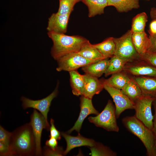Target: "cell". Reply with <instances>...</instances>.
I'll return each instance as SVG.
<instances>
[{
    "mask_svg": "<svg viewBox=\"0 0 156 156\" xmlns=\"http://www.w3.org/2000/svg\"><path fill=\"white\" fill-rule=\"evenodd\" d=\"M47 34L53 42L51 51V56L57 61L67 55L78 52L88 40L78 35L69 36L50 32H48Z\"/></svg>",
    "mask_w": 156,
    "mask_h": 156,
    "instance_id": "obj_1",
    "label": "cell"
},
{
    "mask_svg": "<svg viewBox=\"0 0 156 156\" xmlns=\"http://www.w3.org/2000/svg\"><path fill=\"white\" fill-rule=\"evenodd\" d=\"M10 146L14 156L35 155V141L30 123L18 127L12 132Z\"/></svg>",
    "mask_w": 156,
    "mask_h": 156,
    "instance_id": "obj_2",
    "label": "cell"
},
{
    "mask_svg": "<svg viewBox=\"0 0 156 156\" xmlns=\"http://www.w3.org/2000/svg\"><path fill=\"white\" fill-rule=\"evenodd\" d=\"M125 127L142 141L148 156H156V138L153 131L146 127L135 116H127L122 119Z\"/></svg>",
    "mask_w": 156,
    "mask_h": 156,
    "instance_id": "obj_3",
    "label": "cell"
},
{
    "mask_svg": "<svg viewBox=\"0 0 156 156\" xmlns=\"http://www.w3.org/2000/svg\"><path fill=\"white\" fill-rule=\"evenodd\" d=\"M131 30L121 37L115 38V49L114 55L127 63L140 60L141 56L137 51L133 42Z\"/></svg>",
    "mask_w": 156,
    "mask_h": 156,
    "instance_id": "obj_4",
    "label": "cell"
},
{
    "mask_svg": "<svg viewBox=\"0 0 156 156\" xmlns=\"http://www.w3.org/2000/svg\"><path fill=\"white\" fill-rule=\"evenodd\" d=\"M115 107L109 100L102 111L96 116L88 118L89 122L96 126L109 131L118 132L119 128L117 124Z\"/></svg>",
    "mask_w": 156,
    "mask_h": 156,
    "instance_id": "obj_5",
    "label": "cell"
},
{
    "mask_svg": "<svg viewBox=\"0 0 156 156\" xmlns=\"http://www.w3.org/2000/svg\"><path fill=\"white\" fill-rule=\"evenodd\" d=\"M155 96L143 94L134 103L135 116L153 131V119L151 105Z\"/></svg>",
    "mask_w": 156,
    "mask_h": 156,
    "instance_id": "obj_6",
    "label": "cell"
},
{
    "mask_svg": "<svg viewBox=\"0 0 156 156\" xmlns=\"http://www.w3.org/2000/svg\"><path fill=\"white\" fill-rule=\"evenodd\" d=\"M58 86V83L55 90L49 95L42 99L34 100L24 96H22L21 98L23 108H32L39 111L44 117L49 129L50 126L48 121V114L52 101L57 95Z\"/></svg>",
    "mask_w": 156,
    "mask_h": 156,
    "instance_id": "obj_7",
    "label": "cell"
},
{
    "mask_svg": "<svg viewBox=\"0 0 156 156\" xmlns=\"http://www.w3.org/2000/svg\"><path fill=\"white\" fill-rule=\"evenodd\" d=\"M57 71H70L77 70L80 67L98 61L91 60L84 58L78 53L66 55L57 60Z\"/></svg>",
    "mask_w": 156,
    "mask_h": 156,
    "instance_id": "obj_8",
    "label": "cell"
},
{
    "mask_svg": "<svg viewBox=\"0 0 156 156\" xmlns=\"http://www.w3.org/2000/svg\"><path fill=\"white\" fill-rule=\"evenodd\" d=\"M31 125L34 137L36 143L35 155H42V149L41 147V141L42 131L45 129L49 130L45 119L42 115L37 110L34 109L30 117Z\"/></svg>",
    "mask_w": 156,
    "mask_h": 156,
    "instance_id": "obj_9",
    "label": "cell"
},
{
    "mask_svg": "<svg viewBox=\"0 0 156 156\" xmlns=\"http://www.w3.org/2000/svg\"><path fill=\"white\" fill-rule=\"evenodd\" d=\"M103 85L104 88L109 94L115 103L116 118H118L125 110L134 109V103L123 94L121 90L107 85Z\"/></svg>",
    "mask_w": 156,
    "mask_h": 156,
    "instance_id": "obj_10",
    "label": "cell"
},
{
    "mask_svg": "<svg viewBox=\"0 0 156 156\" xmlns=\"http://www.w3.org/2000/svg\"><path fill=\"white\" fill-rule=\"evenodd\" d=\"M123 70L131 76L156 77V67L141 59L127 63Z\"/></svg>",
    "mask_w": 156,
    "mask_h": 156,
    "instance_id": "obj_11",
    "label": "cell"
},
{
    "mask_svg": "<svg viewBox=\"0 0 156 156\" xmlns=\"http://www.w3.org/2000/svg\"><path fill=\"white\" fill-rule=\"evenodd\" d=\"M80 101V111L79 116L73 126L67 132L68 134L74 130L79 133L84 120L88 115L94 114L97 115L99 114L94 107L92 99L81 96Z\"/></svg>",
    "mask_w": 156,
    "mask_h": 156,
    "instance_id": "obj_12",
    "label": "cell"
},
{
    "mask_svg": "<svg viewBox=\"0 0 156 156\" xmlns=\"http://www.w3.org/2000/svg\"><path fill=\"white\" fill-rule=\"evenodd\" d=\"M70 14L61 15L57 12L53 13L48 18L47 29L48 32L65 34Z\"/></svg>",
    "mask_w": 156,
    "mask_h": 156,
    "instance_id": "obj_13",
    "label": "cell"
},
{
    "mask_svg": "<svg viewBox=\"0 0 156 156\" xmlns=\"http://www.w3.org/2000/svg\"><path fill=\"white\" fill-rule=\"evenodd\" d=\"M61 134L66 142V147L64 152V155H66L75 148L83 146L90 147L94 146L96 143L94 140L86 138L79 133L76 136H71L63 132H61Z\"/></svg>",
    "mask_w": 156,
    "mask_h": 156,
    "instance_id": "obj_14",
    "label": "cell"
},
{
    "mask_svg": "<svg viewBox=\"0 0 156 156\" xmlns=\"http://www.w3.org/2000/svg\"><path fill=\"white\" fill-rule=\"evenodd\" d=\"M83 76L85 84L82 96L92 99L94 95L99 94L104 88L103 84L96 77L85 73Z\"/></svg>",
    "mask_w": 156,
    "mask_h": 156,
    "instance_id": "obj_15",
    "label": "cell"
},
{
    "mask_svg": "<svg viewBox=\"0 0 156 156\" xmlns=\"http://www.w3.org/2000/svg\"><path fill=\"white\" fill-rule=\"evenodd\" d=\"M132 79L140 87L143 94L156 95V77L131 76Z\"/></svg>",
    "mask_w": 156,
    "mask_h": 156,
    "instance_id": "obj_16",
    "label": "cell"
},
{
    "mask_svg": "<svg viewBox=\"0 0 156 156\" xmlns=\"http://www.w3.org/2000/svg\"><path fill=\"white\" fill-rule=\"evenodd\" d=\"M131 79V76L123 70L112 75L107 79L101 80L103 84L121 90Z\"/></svg>",
    "mask_w": 156,
    "mask_h": 156,
    "instance_id": "obj_17",
    "label": "cell"
},
{
    "mask_svg": "<svg viewBox=\"0 0 156 156\" xmlns=\"http://www.w3.org/2000/svg\"><path fill=\"white\" fill-rule=\"evenodd\" d=\"M109 61V58H105L82 67L85 74L98 78L105 73Z\"/></svg>",
    "mask_w": 156,
    "mask_h": 156,
    "instance_id": "obj_18",
    "label": "cell"
},
{
    "mask_svg": "<svg viewBox=\"0 0 156 156\" xmlns=\"http://www.w3.org/2000/svg\"><path fill=\"white\" fill-rule=\"evenodd\" d=\"M132 38L134 47L138 53L141 56L147 51L149 47L150 41L146 32L133 33Z\"/></svg>",
    "mask_w": 156,
    "mask_h": 156,
    "instance_id": "obj_19",
    "label": "cell"
},
{
    "mask_svg": "<svg viewBox=\"0 0 156 156\" xmlns=\"http://www.w3.org/2000/svg\"><path fill=\"white\" fill-rule=\"evenodd\" d=\"M69 72L73 94L77 96H82L85 84L83 75L80 74L77 70Z\"/></svg>",
    "mask_w": 156,
    "mask_h": 156,
    "instance_id": "obj_20",
    "label": "cell"
},
{
    "mask_svg": "<svg viewBox=\"0 0 156 156\" xmlns=\"http://www.w3.org/2000/svg\"><path fill=\"white\" fill-rule=\"evenodd\" d=\"M140 0H107L108 6L114 7L119 12H126L139 8Z\"/></svg>",
    "mask_w": 156,
    "mask_h": 156,
    "instance_id": "obj_21",
    "label": "cell"
},
{
    "mask_svg": "<svg viewBox=\"0 0 156 156\" xmlns=\"http://www.w3.org/2000/svg\"><path fill=\"white\" fill-rule=\"evenodd\" d=\"M78 53L84 58L91 60L98 61L105 59L88 40L83 45Z\"/></svg>",
    "mask_w": 156,
    "mask_h": 156,
    "instance_id": "obj_22",
    "label": "cell"
},
{
    "mask_svg": "<svg viewBox=\"0 0 156 156\" xmlns=\"http://www.w3.org/2000/svg\"><path fill=\"white\" fill-rule=\"evenodd\" d=\"M82 1L88 8L89 17L103 14L105 8L108 6L107 0H83Z\"/></svg>",
    "mask_w": 156,
    "mask_h": 156,
    "instance_id": "obj_23",
    "label": "cell"
},
{
    "mask_svg": "<svg viewBox=\"0 0 156 156\" xmlns=\"http://www.w3.org/2000/svg\"><path fill=\"white\" fill-rule=\"evenodd\" d=\"M105 58L114 55L115 49V38L110 37L99 43L93 44Z\"/></svg>",
    "mask_w": 156,
    "mask_h": 156,
    "instance_id": "obj_24",
    "label": "cell"
},
{
    "mask_svg": "<svg viewBox=\"0 0 156 156\" xmlns=\"http://www.w3.org/2000/svg\"><path fill=\"white\" fill-rule=\"evenodd\" d=\"M121 90L134 103L143 94L140 87L131 78Z\"/></svg>",
    "mask_w": 156,
    "mask_h": 156,
    "instance_id": "obj_25",
    "label": "cell"
},
{
    "mask_svg": "<svg viewBox=\"0 0 156 156\" xmlns=\"http://www.w3.org/2000/svg\"><path fill=\"white\" fill-rule=\"evenodd\" d=\"M127 62L117 56L114 55L109 60L107 68L104 73L106 77L123 70Z\"/></svg>",
    "mask_w": 156,
    "mask_h": 156,
    "instance_id": "obj_26",
    "label": "cell"
},
{
    "mask_svg": "<svg viewBox=\"0 0 156 156\" xmlns=\"http://www.w3.org/2000/svg\"><path fill=\"white\" fill-rule=\"evenodd\" d=\"M147 21L148 17L146 13L142 12L138 14L132 19L131 30L133 33L145 31V27Z\"/></svg>",
    "mask_w": 156,
    "mask_h": 156,
    "instance_id": "obj_27",
    "label": "cell"
},
{
    "mask_svg": "<svg viewBox=\"0 0 156 156\" xmlns=\"http://www.w3.org/2000/svg\"><path fill=\"white\" fill-rule=\"evenodd\" d=\"M92 156H116V153L107 147L96 142L94 145L90 147Z\"/></svg>",
    "mask_w": 156,
    "mask_h": 156,
    "instance_id": "obj_28",
    "label": "cell"
},
{
    "mask_svg": "<svg viewBox=\"0 0 156 156\" xmlns=\"http://www.w3.org/2000/svg\"><path fill=\"white\" fill-rule=\"evenodd\" d=\"M77 2L76 0H62L59 1V5L57 13L61 15L70 14Z\"/></svg>",
    "mask_w": 156,
    "mask_h": 156,
    "instance_id": "obj_29",
    "label": "cell"
},
{
    "mask_svg": "<svg viewBox=\"0 0 156 156\" xmlns=\"http://www.w3.org/2000/svg\"><path fill=\"white\" fill-rule=\"evenodd\" d=\"M64 152L62 146H58L55 149H53L46 146L42 150V155L44 156H64Z\"/></svg>",
    "mask_w": 156,
    "mask_h": 156,
    "instance_id": "obj_30",
    "label": "cell"
},
{
    "mask_svg": "<svg viewBox=\"0 0 156 156\" xmlns=\"http://www.w3.org/2000/svg\"><path fill=\"white\" fill-rule=\"evenodd\" d=\"M12 132H10L0 126V142L5 145H10Z\"/></svg>",
    "mask_w": 156,
    "mask_h": 156,
    "instance_id": "obj_31",
    "label": "cell"
},
{
    "mask_svg": "<svg viewBox=\"0 0 156 156\" xmlns=\"http://www.w3.org/2000/svg\"><path fill=\"white\" fill-rule=\"evenodd\" d=\"M54 120L51 118L50 120V125L49 131L50 134L49 137L54 138L57 140H60L61 138V132L59 131L55 127L54 124Z\"/></svg>",
    "mask_w": 156,
    "mask_h": 156,
    "instance_id": "obj_32",
    "label": "cell"
},
{
    "mask_svg": "<svg viewBox=\"0 0 156 156\" xmlns=\"http://www.w3.org/2000/svg\"><path fill=\"white\" fill-rule=\"evenodd\" d=\"M140 59L156 67V53L146 52L141 56Z\"/></svg>",
    "mask_w": 156,
    "mask_h": 156,
    "instance_id": "obj_33",
    "label": "cell"
},
{
    "mask_svg": "<svg viewBox=\"0 0 156 156\" xmlns=\"http://www.w3.org/2000/svg\"><path fill=\"white\" fill-rule=\"evenodd\" d=\"M0 155L1 156H14L10 145H5L0 142Z\"/></svg>",
    "mask_w": 156,
    "mask_h": 156,
    "instance_id": "obj_34",
    "label": "cell"
},
{
    "mask_svg": "<svg viewBox=\"0 0 156 156\" xmlns=\"http://www.w3.org/2000/svg\"><path fill=\"white\" fill-rule=\"evenodd\" d=\"M149 38L150 44L147 52L151 53H156V36L150 35Z\"/></svg>",
    "mask_w": 156,
    "mask_h": 156,
    "instance_id": "obj_35",
    "label": "cell"
},
{
    "mask_svg": "<svg viewBox=\"0 0 156 156\" xmlns=\"http://www.w3.org/2000/svg\"><path fill=\"white\" fill-rule=\"evenodd\" d=\"M57 140L52 137H49V139L45 142L46 146L53 149H55L58 146Z\"/></svg>",
    "mask_w": 156,
    "mask_h": 156,
    "instance_id": "obj_36",
    "label": "cell"
},
{
    "mask_svg": "<svg viewBox=\"0 0 156 156\" xmlns=\"http://www.w3.org/2000/svg\"><path fill=\"white\" fill-rule=\"evenodd\" d=\"M152 104L153 106L154 109V114L153 119V132L156 138V95L155 96V99L153 101Z\"/></svg>",
    "mask_w": 156,
    "mask_h": 156,
    "instance_id": "obj_37",
    "label": "cell"
},
{
    "mask_svg": "<svg viewBox=\"0 0 156 156\" xmlns=\"http://www.w3.org/2000/svg\"><path fill=\"white\" fill-rule=\"evenodd\" d=\"M148 32L150 35H156V19L153 20L151 23Z\"/></svg>",
    "mask_w": 156,
    "mask_h": 156,
    "instance_id": "obj_38",
    "label": "cell"
},
{
    "mask_svg": "<svg viewBox=\"0 0 156 156\" xmlns=\"http://www.w3.org/2000/svg\"><path fill=\"white\" fill-rule=\"evenodd\" d=\"M150 15L153 20L156 19V8H153L151 9Z\"/></svg>",
    "mask_w": 156,
    "mask_h": 156,
    "instance_id": "obj_39",
    "label": "cell"
},
{
    "mask_svg": "<svg viewBox=\"0 0 156 156\" xmlns=\"http://www.w3.org/2000/svg\"><path fill=\"white\" fill-rule=\"evenodd\" d=\"M77 2H78L80 1H82L83 0H76Z\"/></svg>",
    "mask_w": 156,
    "mask_h": 156,
    "instance_id": "obj_40",
    "label": "cell"
},
{
    "mask_svg": "<svg viewBox=\"0 0 156 156\" xmlns=\"http://www.w3.org/2000/svg\"><path fill=\"white\" fill-rule=\"evenodd\" d=\"M155 145H156V141H155Z\"/></svg>",
    "mask_w": 156,
    "mask_h": 156,
    "instance_id": "obj_41",
    "label": "cell"
},
{
    "mask_svg": "<svg viewBox=\"0 0 156 156\" xmlns=\"http://www.w3.org/2000/svg\"><path fill=\"white\" fill-rule=\"evenodd\" d=\"M59 0V1H61V0Z\"/></svg>",
    "mask_w": 156,
    "mask_h": 156,
    "instance_id": "obj_42",
    "label": "cell"
},
{
    "mask_svg": "<svg viewBox=\"0 0 156 156\" xmlns=\"http://www.w3.org/2000/svg\"><path fill=\"white\" fill-rule=\"evenodd\" d=\"M155 36H156V35Z\"/></svg>",
    "mask_w": 156,
    "mask_h": 156,
    "instance_id": "obj_43",
    "label": "cell"
}]
</instances>
